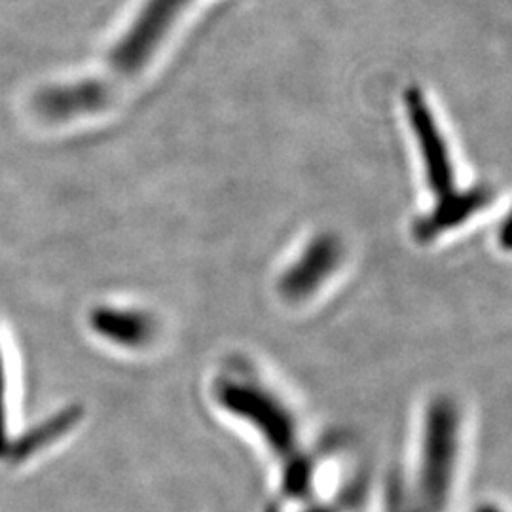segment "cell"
<instances>
[{
	"instance_id": "cell-1",
	"label": "cell",
	"mask_w": 512,
	"mask_h": 512,
	"mask_svg": "<svg viewBox=\"0 0 512 512\" xmlns=\"http://www.w3.org/2000/svg\"><path fill=\"white\" fill-rule=\"evenodd\" d=\"M188 2L190 0H148L126 35L112 48L109 73L116 80H126L139 73L158 50L175 19L183 14Z\"/></svg>"
},
{
	"instance_id": "cell-2",
	"label": "cell",
	"mask_w": 512,
	"mask_h": 512,
	"mask_svg": "<svg viewBox=\"0 0 512 512\" xmlns=\"http://www.w3.org/2000/svg\"><path fill=\"white\" fill-rule=\"evenodd\" d=\"M456 456V418L452 408L439 404L429 418L425 467H423V490L429 507H440L444 503L446 488L450 486L452 465Z\"/></svg>"
},
{
	"instance_id": "cell-3",
	"label": "cell",
	"mask_w": 512,
	"mask_h": 512,
	"mask_svg": "<svg viewBox=\"0 0 512 512\" xmlns=\"http://www.w3.org/2000/svg\"><path fill=\"white\" fill-rule=\"evenodd\" d=\"M112 97V86L105 80H80L40 92L35 109L48 120H71L74 116L101 110Z\"/></svg>"
},
{
	"instance_id": "cell-4",
	"label": "cell",
	"mask_w": 512,
	"mask_h": 512,
	"mask_svg": "<svg viewBox=\"0 0 512 512\" xmlns=\"http://www.w3.org/2000/svg\"><path fill=\"white\" fill-rule=\"evenodd\" d=\"M224 403L241 416H247L268 435L275 448H289L293 442V425L279 404L260 389L245 385H230L224 393Z\"/></svg>"
},
{
	"instance_id": "cell-5",
	"label": "cell",
	"mask_w": 512,
	"mask_h": 512,
	"mask_svg": "<svg viewBox=\"0 0 512 512\" xmlns=\"http://www.w3.org/2000/svg\"><path fill=\"white\" fill-rule=\"evenodd\" d=\"M93 329L118 344L139 346L152 334V321L139 311L103 308L92 315Z\"/></svg>"
},
{
	"instance_id": "cell-6",
	"label": "cell",
	"mask_w": 512,
	"mask_h": 512,
	"mask_svg": "<svg viewBox=\"0 0 512 512\" xmlns=\"http://www.w3.org/2000/svg\"><path fill=\"white\" fill-rule=\"evenodd\" d=\"M0 399H2V365H0ZM0 423H2V418H0Z\"/></svg>"
}]
</instances>
